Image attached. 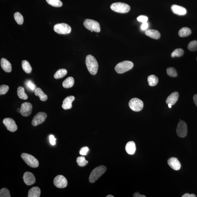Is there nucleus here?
I'll return each mask as SVG.
<instances>
[{"instance_id": "obj_46", "label": "nucleus", "mask_w": 197, "mask_h": 197, "mask_svg": "<svg viewBox=\"0 0 197 197\" xmlns=\"http://www.w3.org/2000/svg\"><path fill=\"white\" fill-rule=\"evenodd\" d=\"M17 111L18 112V113H20V111H21V108H18L17 109Z\"/></svg>"}, {"instance_id": "obj_37", "label": "nucleus", "mask_w": 197, "mask_h": 197, "mask_svg": "<svg viewBox=\"0 0 197 197\" xmlns=\"http://www.w3.org/2000/svg\"><path fill=\"white\" fill-rule=\"evenodd\" d=\"M0 197H10V193L8 190L6 188H3L0 191Z\"/></svg>"}, {"instance_id": "obj_38", "label": "nucleus", "mask_w": 197, "mask_h": 197, "mask_svg": "<svg viewBox=\"0 0 197 197\" xmlns=\"http://www.w3.org/2000/svg\"><path fill=\"white\" fill-rule=\"evenodd\" d=\"M9 87L5 85H2L0 87V95H4L6 94L9 90Z\"/></svg>"}, {"instance_id": "obj_42", "label": "nucleus", "mask_w": 197, "mask_h": 197, "mask_svg": "<svg viewBox=\"0 0 197 197\" xmlns=\"http://www.w3.org/2000/svg\"><path fill=\"white\" fill-rule=\"evenodd\" d=\"M149 25L147 22H145L143 23L142 25L141 29L143 30H146L147 29Z\"/></svg>"}, {"instance_id": "obj_35", "label": "nucleus", "mask_w": 197, "mask_h": 197, "mask_svg": "<svg viewBox=\"0 0 197 197\" xmlns=\"http://www.w3.org/2000/svg\"><path fill=\"white\" fill-rule=\"evenodd\" d=\"M25 84L27 87L31 91H35V89L37 88L35 84L32 81L27 80L26 81Z\"/></svg>"}, {"instance_id": "obj_39", "label": "nucleus", "mask_w": 197, "mask_h": 197, "mask_svg": "<svg viewBox=\"0 0 197 197\" xmlns=\"http://www.w3.org/2000/svg\"><path fill=\"white\" fill-rule=\"evenodd\" d=\"M89 151V148L88 147H84L81 149L80 151L79 152V153L81 155H87Z\"/></svg>"}, {"instance_id": "obj_36", "label": "nucleus", "mask_w": 197, "mask_h": 197, "mask_svg": "<svg viewBox=\"0 0 197 197\" xmlns=\"http://www.w3.org/2000/svg\"><path fill=\"white\" fill-rule=\"evenodd\" d=\"M188 48L189 51H196L197 50V41L194 40L190 42L188 45Z\"/></svg>"}, {"instance_id": "obj_4", "label": "nucleus", "mask_w": 197, "mask_h": 197, "mask_svg": "<svg viewBox=\"0 0 197 197\" xmlns=\"http://www.w3.org/2000/svg\"><path fill=\"white\" fill-rule=\"evenodd\" d=\"M110 8L113 11L121 13H127L130 9L128 5L122 2L114 3L111 5Z\"/></svg>"}, {"instance_id": "obj_26", "label": "nucleus", "mask_w": 197, "mask_h": 197, "mask_svg": "<svg viewBox=\"0 0 197 197\" xmlns=\"http://www.w3.org/2000/svg\"><path fill=\"white\" fill-rule=\"evenodd\" d=\"M191 34V29L187 27H183L180 30L179 35L181 37H186Z\"/></svg>"}, {"instance_id": "obj_33", "label": "nucleus", "mask_w": 197, "mask_h": 197, "mask_svg": "<svg viewBox=\"0 0 197 197\" xmlns=\"http://www.w3.org/2000/svg\"><path fill=\"white\" fill-rule=\"evenodd\" d=\"M184 51L181 48H178L174 50L171 54V56L172 58L174 57H180L182 56L184 54Z\"/></svg>"}, {"instance_id": "obj_30", "label": "nucleus", "mask_w": 197, "mask_h": 197, "mask_svg": "<svg viewBox=\"0 0 197 197\" xmlns=\"http://www.w3.org/2000/svg\"><path fill=\"white\" fill-rule=\"evenodd\" d=\"M77 162L78 165L79 166L83 167L85 166L88 164V161L86 160L85 157L84 156H81L77 157Z\"/></svg>"}, {"instance_id": "obj_3", "label": "nucleus", "mask_w": 197, "mask_h": 197, "mask_svg": "<svg viewBox=\"0 0 197 197\" xmlns=\"http://www.w3.org/2000/svg\"><path fill=\"white\" fill-rule=\"evenodd\" d=\"M134 64L132 62L125 61L117 64L115 67V70L117 73H123L131 70Z\"/></svg>"}, {"instance_id": "obj_31", "label": "nucleus", "mask_w": 197, "mask_h": 197, "mask_svg": "<svg viewBox=\"0 0 197 197\" xmlns=\"http://www.w3.org/2000/svg\"><path fill=\"white\" fill-rule=\"evenodd\" d=\"M50 5L55 7H60L63 5V3L60 0H46Z\"/></svg>"}, {"instance_id": "obj_25", "label": "nucleus", "mask_w": 197, "mask_h": 197, "mask_svg": "<svg viewBox=\"0 0 197 197\" xmlns=\"http://www.w3.org/2000/svg\"><path fill=\"white\" fill-rule=\"evenodd\" d=\"M149 85L150 86H155L157 85L158 82V78L155 75L149 76L148 78Z\"/></svg>"}, {"instance_id": "obj_17", "label": "nucleus", "mask_w": 197, "mask_h": 197, "mask_svg": "<svg viewBox=\"0 0 197 197\" xmlns=\"http://www.w3.org/2000/svg\"><path fill=\"white\" fill-rule=\"evenodd\" d=\"M171 10L174 14L179 15H184L186 13L185 8L177 5H173L171 6Z\"/></svg>"}, {"instance_id": "obj_40", "label": "nucleus", "mask_w": 197, "mask_h": 197, "mask_svg": "<svg viewBox=\"0 0 197 197\" xmlns=\"http://www.w3.org/2000/svg\"><path fill=\"white\" fill-rule=\"evenodd\" d=\"M137 20L138 21L144 23L148 21V17L144 15H140L138 17Z\"/></svg>"}, {"instance_id": "obj_24", "label": "nucleus", "mask_w": 197, "mask_h": 197, "mask_svg": "<svg viewBox=\"0 0 197 197\" xmlns=\"http://www.w3.org/2000/svg\"><path fill=\"white\" fill-rule=\"evenodd\" d=\"M74 79L73 77H69L67 78L63 83V86L64 88L68 89L73 87L74 84Z\"/></svg>"}, {"instance_id": "obj_45", "label": "nucleus", "mask_w": 197, "mask_h": 197, "mask_svg": "<svg viewBox=\"0 0 197 197\" xmlns=\"http://www.w3.org/2000/svg\"><path fill=\"white\" fill-rule=\"evenodd\" d=\"M193 101H194L195 104L197 106V94L195 95L193 97Z\"/></svg>"}, {"instance_id": "obj_13", "label": "nucleus", "mask_w": 197, "mask_h": 197, "mask_svg": "<svg viewBox=\"0 0 197 197\" xmlns=\"http://www.w3.org/2000/svg\"><path fill=\"white\" fill-rule=\"evenodd\" d=\"M32 105L30 103L25 102L21 106V111L20 113L23 117H27L31 114L32 110Z\"/></svg>"}, {"instance_id": "obj_43", "label": "nucleus", "mask_w": 197, "mask_h": 197, "mask_svg": "<svg viewBox=\"0 0 197 197\" xmlns=\"http://www.w3.org/2000/svg\"><path fill=\"white\" fill-rule=\"evenodd\" d=\"M196 195L194 194H189V193H185L183 195L182 197H196Z\"/></svg>"}, {"instance_id": "obj_44", "label": "nucleus", "mask_w": 197, "mask_h": 197, "mask_svg": "<svg viewBox=\"0 0 197 197\" xmlns=\"http://www.w3.org/2000/svg\"><path fill=\"white\" fill-rule=\"evenodd\" d=\"M133 196L134 197H146L144 195H141L139 194V192L135 193H134Z\"/></svg>"}, {"instance_id": "obj_8", "label": "nucleus", "mask_w": 197, "mask_h": 197, "mask_svg": "<svg viewBox=\"0 0 197 197\" xmlns=\"http://www.w3.org/2000/svg\"><path fill=\"white\" fill-rule=\"evenodd\" d=\"M129 105L131 109L136 112L141 111L143 107V102L137 98H132L130 101Z\"/></svg>"}, {"instance_id": "obj_27", "label": "nucleus", "mask_w": 197, "mask_h": 197, "mask_svg": "<svg viewBox=\"0 0 197 197\" xmlns=\"http://www.w3.org/2000/svg\"><path fill=\"white\" fill-rule=\"evenodd\" d=\"M17 94L20 99L27 100L28 98V96L25 93L24 88L21 86L19 87L17 89Z\"/></svg>"}, {"instance_id": "obj_15", "label": "nucleus", "mask_w": 197, "mask_h": 197, "mask_svg": "<svg viewBox=\"0 0 197 197\" xmlns=\"http://www.w3.org/2000/svg\"><path fill=\"white\" fill-rule=\"evenodd\" d=\"M167 163L169 167L174 170H178L181 168V163L175 157H171L169 158L167 161Z\"/></svg>"}, {"instance_id": "obj_49", "label": "nucleus", "mask_w": 197, "mask_h": 197, "mask_svg": "<svg viewBox=\"0 0 197 197\" xmlns=\"http://www.w3.org/2000/svg\"></svg>"}, {"instance_id": "obj_21", "label": "nucleus", "mask_w": 197, "mask_h": 197, "mask_svg": "<svg viewBox=\"0 0 197 197\" xmlns=\"http://www.w3.org/2000/svg\"><path fill=\"white\" fill-rule=\"evenodd\" d=\"M145 34L149 37L155 39H159L161 37L160 32L158 31L153 29H149L146 31Z\"/></svg>"}, {"instance_id": "obj_1", "label": "nucleus", "mask_w": 197, "mask_h": 197, "mask_svg": "<svg viewBox=\"0 0 197 197\" xmlns=\"http://www.w3.org/2000/svg\"><path fill=\"white\" fill-rule=\"evenodd\" d=\"M86 64L88 70L91 75H95L98 72V64L96 58L91 55L86 58Z\"/></svg>"}, {"instance_id": "obj_12", "label": "nucleus", "mask_w": 197, "mask_h": 197, "mask_svg": "<svg viewBox=\"0 0 197 197\" xmlns=\"http://www.w3.org/2000/svg\"><path fill=\"white\" fill-rule=\"evenodd\" d=\"M47 115L44 112H39L33 118L32 124L34 126H37L44 122L45 120Z\"/></svg>"}, {"instance_id": "obj_9", "label": "nucleus", "mask_w": 197, "mask_h": 197, "mask_svg": "<svg viewBox=\"0 0 197 197\" xmlns=\"http://www.w3.org/2000/svg\"><path fill=\"white\" fill-rule=\"evenodd\" d=\"M176 133L180 137L184 138L187 135V125L184 121L180 120L179 123L176 129Z\"/></svg>"}, {"instance_id": "obj_23", "label": "nucleus", "mask_w": 197, "mask_h": 197, "mask_svg": "<svg viewBox=\"0 0 197 197\" xmlns=\"http://www.w3.org/2000/svg\"><path fill=\"white\" fill-rule=\"evenodd\" d=\"M34 93H35L36 96L39 97L41 101H45L48 99L47 95L45 94L40 88H36L34 91Z\"/></svg>"}, {"instance_id": "obj_20", "label": "nucleus", "mask_w": 197, "mask_h": 197, "mask_svg": "<svg viewBox=\"0 0 197 197\" xmlns=\"http://www.w3.org/2000/svg\"><path fill=\"white\" fill-rule=\"evenodd\" d=\"M179 96V93L177 92L172 93L167 98L166 101V103L167 104L170 103L172 105H173L175 104L177 102Z\"/></svg>"}, {"instance_id": "obj_34", "label": "nucleus", "mask_w": 197, "mask_h": 197, "mask_svg": "<svg viewBox=\"0 0 197 197\" xmlns=\"http://www.w3.org/2000/svg\"><path fill=\"white\" fill-rule=\"evenodd\" d=\"M167 73L169 77H177V71L175 68L173 67H169L167 70Z\"/></svg>"}, {"instance_id": "obj_28", "label": "nucleus", "mask_w": 197, "mask_h": 197, "mask_svg": "<svg viewBox=\"0 0 197 197\" xmlns=\"http://www.w3.org/2000/svg\"><path fill=\"white\" fill-rule=\"evenodd\" d=\"M22 66L23 70L26 73H30L32 70V68L30 64L27 60H23L22 62Z\"/></svg>"}, {"instance_id": "obj_7", "label": "nucleus", "mask_w": 197, "mask_h": 197, "mask_svg": "<svg viewBox=\"0 0 197 197\" xmlns=\"http://www.w3.org/2000/svg\"><path fill=\"white\" fill-rule=\"evenodd\" d=\"M53 29L57 33L61 34H68L71 31L70 26L65 23L57 24L54 26Z\"/></svg>"}, {"instance_id": "obj_6", "label": "nucleus", "mask_w": 197, "mask_h": 197, "mask_svg": "<svg viewBox=\"0 0 197 197\" xmlns=\"http://www.w3.org/2000/svg\"><path fill=\"white\" fill-rule=\"evenodd\" d=\"M84 25L88 30L95 32H99L101 28L99 23L94 20L86 19L84 22Z\"/></svg>"}, {"instance_id": "obj_41", "label": "nucleus", "mask_w": 197, "mask_h": 197, "mask_svg": "<svg viewBox=\"0 0 197 197\" xmlns=\"http://www.w3.org/2000/svg\"><path fill=\"white\" fill-rule=\"evenodd\" d=\"M56 139H55L54 136L51 135L49 136L50 142L52 145H55L56 144Z\"/></svg>"}, {"instance_id": "obj_14", "label": "nucleus", "mask_w": 197, "mask_h": 197, "mask_svg": "<svg viewBox=\"0 0 197 197\" xmlns=\"http://www.w3.org/2000/svg\"><path fill=\"white\" fill-rule=\"evenodd\" d=\"M23 179L24 183L27 186L32 185L36 182V179L34 174L30 172H25Z\"/></svg>"}, {"instance_id": "obj_18", "label": "nucleus", "mask_w": 197, "mask_h": 197, "mask_svg": "<svg viewBox=\"0 0 197 197\" xmlns=\"http://www.w3.org/2000/svg\"><path fill=\"white\" fill-rule=\"evenodd\" d=\"M1 65L2 68L5 72L10 73L12 71V66L10 62L5 58L1 59Z\"/></svg>"}, {"instance_id": "obj_11", "label": "nucleus", "mask_w": 197, "mask_h": 197, "mask_svg": "<svg viewBox=\"0 0 197 197\" xmlns=\"http://www.w3.org/2000/svg\"><path fill=\"white\" fill-rule=\"evenodd\" d=\"M3 123L8 130L11 132L16 131L18 127L15 121L11 118H5L3 120Z\"/></svg>"}, {"instance_id": "obj_10", "label": "nucleus", "mask_w": 197, "mask_h": 197, "mask_svg": "<svg viewBox=\"0 0 197 197\" xmlns=\"http://www.w3.org/2000/svg\"><path fill=\"white\" fill-rule=\"evenodd\" d=\"M55 186L57 188H64L68 184V181L66 178L63 175H59L55 177L53 181Z\"/></svg>"}, {"instance_id": "obj_22", "label": "nucleus", "mask_w": 197, "mask_h": 197, "mask_svg": "<svg viewBox=\"0 0 197 197\" xmlns=\"http://www.w3.org/2000/svg\"><path fill=\"white\" fill-rule=\"evenodd\" d=\"M41 194L40 188L38 187H33L31 188L29 191L28 197H39Z\"/></svg>"}, {"instance_id": "obj_16", "label": "nucleus", "mask_w": 197, "mask_h": 197, "mask_svg": "<svg viewBox=\"0 0 197 197\" xmlns=\"http://www.w3.org/2000/svg\"><path fill=\"white\" fill-rule=\"evenodd\" d=\"M75 99V97L73 96L67 97L63 101L62 108L64 110L70 109L72 108V103Z\"/></svg>"}, {"instance_id": "obj_5", "label": "nucleus", "mask_w": 197, "mask_h": 197, "mask_svg": "<svg viewBox=\"0 0 197 197\" xmlns=\"http://www.w3.org/2000/svg\"><path fill=\"white\" fill-rule=\"evenodd\" d=\"M22 159L26 164L31 167L36 168L39 167V163L35 157L28 154L23 153L21 155Z\"/></svg>"}, {"instance_id": "obj_2", "label": "nucleus", "mask_w": 197, "mask_h": 197, "mask_svg": "<svg viewBox=\"0 0 197 197\" xmlns=\"http://www.w3.org/2000/svg\"><path fill=\"white\" fill-rule=\"evenodd\" d=\"M106 167L104 165L99 166L95 168L90 174L89 182L92 183L95 182L106 172Z\"/></svg>"}, {"instance_id": "obj_29", "label": "nucleus", "mask_w": 197, "mask_h": 197, "mask_svg": "<svg viewBox=\"0 0 197 197\" xmlns=\"http://www.w3.org/2000/svg\"><path fill=\"white\" fill-rule=\"evenodd\" d=\"M67 71L64 69H61L58 70L55 74L54 77L55 79H59L64 77L67 75Z\"/></svg>"}, {"instance_id": "obj_32", "label": "nucleus", "mask_w": 197, "mask_h": 197, "mask_svg": "<svg viewBox=\"0 0 197 197\" xmlns=\"http://www.w3.org/2000/svg\"><path fill=\"white\" fill-rule=\"evenodd\" d=\"M14 18L15 21L19 25L23 24L24 21L23 17L20 13H15L14 14Z\"/></svg>"}, {"instance_id": "obj_48", "label": "nucleus", "mask_w": 197, "mask_h": 197, "mask_svg": "<svg viewBox=\"0 0 197 197\" xmlns=\"http://www.w3.org/2000/svg\"><path fill=\"white\" fill-rule=\"evenodd\" d=\"M106 197H114V196L112 195H108L106 196Z\"/></svg>"}, {"instance_id": "obj_19", "label": "nucleus", "mask_w": 197, "mask_h": 197, "mask_svg": "<svg viewBox=\"0 0 197 197\" xmlns=\"http://www.w3.org/2000/svg\"><path fill=\"white\" fill-rule=\"evenodd\" d=\"M125 150L130 155H133L135 153L136 148L135 143L133 141H130L126 145Z\"/></svg>"}, {"instance_id": "obj_47", "label": "nucleus", "mask_w": 197, "mask_h": 197, "mask_svg": "<svg viewBox=\"0 0 197 197\" xmlns=\"http://www.w3.org/2000/svg\"><path fill=\"white\" fill-rule=\"evenodd\" d=\"M168 106L169 108H171L172 105L171 104L169 103L168 104Z\"/></svg>"}]
</instances>
